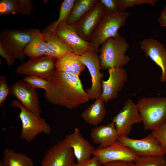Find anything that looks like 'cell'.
Instances as JSON below:
<instances>
[{"label": "cell", "instance_id": "cell-1", "mask_svg": "<svg viewBox=\"0 0 166 166\" xmlns=\"http://www.w3.org/2000/svg\"><path fill=\"white\" fill-rule=\"evenodd\" d=\"M79 76L56 71L51 88L45 92L46 101L70 109L87 103L89 99Z\"/></svg>", "mask_w": 166, "mask_h": 166}, {"label": "cell", "instance_id": "cell-2", "mask_svg": "<svg viewBox=\"0 0 166 166\" xmlns=\"http://www.w3.org/2000/svg\"><path fill=\"white\" fill-rule=\"evenodd\" d=\"M129 47L125 38L119 34L107 40L99 49L101 69L123 68L127 65L131 59L125 53Z\"/></svg>", "mask_w": 166, "mask_h": 166}, {"label": "cell", "instance_id": "cell-3", "mask_svg": "<svg viewBox=\"0 0 166 166\" xmlns=\"http://www.w3.org/2000/svg\"><path fill=\"white\" fill-rule=\"evenodd\" d=\"M130 14L128 12L106 11L89 39L93 50L99 53L101 44L118 34V30L125 25Z\"/></svg>", "mask_w": 166, "mask_h": 166}, {"label": "cell", "instance_id": "cell-4", "mask_svg": "<svg viewBox=\"0 0 166 166\" xmlns=\"http://www.w3.org/2000/svg\"><path fill=\"white\" fill-rule=\"evenodd\" d=\"M136 105L145 130L152 131L166 121V97H143Z\"/></svg>", "mask_w": 166, "mask_h": 166}, {"label": "cell", "instance_id": "cell-5", "mask_svg": "<svg viewBox=\"0 0 166 166\" xmlns=\"http://www.w3.org/2000/svg\"><path fill=\"white\" fill-rule=\"evenodd\" d=\"M10 106L20 110L18 117L22 124L20 134L21 139L30 143L41 133L47 135L51 134L52 129L50 125L40 116L27 109L18 100L13 101Z\"/></svg>", "mask_w": 166, "mask_h": 166}, {"label": "cell", "instance_id": "cell-6", "mask_svg": "<svg viewBox=\"0 0 166 166\" xmlns=\"http://www.w3.org/2000/svg\"><path fill=\"white\" fill-rule=\"evenodd\" d=\"M31 39V29L6 30L2 31L0 34V41L15 59L23 63L25 62V50Z\"/></svg>", "mask_w": 166, "mask_h": 166}, {"label": "cell", "instance_id": "cell-7", "mask_svg": "<svg viewBox=\"0 0 166 166\" xmlns=\"http://www.w3.org/2000/svg\"><path fill=\"white\" fill-rule=\"evenodd\" d=\"M80 57L88 69L91 78V86L86 90L89 99L92 100L99 98L102 92V79L104 74L101 72V68L98 52L91 50Z\"/></svg>", "mask_w": 166, "mask_h": 166}, {"label": "cell", "instance_id": "cell-8", "mask_svg": "<svg viewBox=\"0 0 166 166\" xmlns=\"http://www.w3.org/2000/svg\"><path fill=\"white\" fill-rule=\"evenodd\" d=\"M56 61L45 56L30 59L18 66L16 72L21 75L38 77L51 81L56 71Z\"/></svg>", "mask_w": 166, "mask_h": 166}, {"label": "cell", "instance_id": "cell-9", "mask_svg": "<svg viewBox=\"0 0 166 166\" xmlns=\"http://www.w3.org/2000/svg\"><path fill=\"white\" fill-rule=\"evenodd\" d=\"M119 136H128L133 125L142 122L136 105L131 99L125 101L123 107L113 119Z\"/></svg>", "mask_w": 166, "mask_h": 166}, {"label": "cell", "instance_id": "cell-10", "mask_svg": "<svg viewBox=\"0 0 166 166\" xmlns=\"http://www.w3.org/2000/svg\"><path fill=\"white\" fill-rule=\"evenodd\" d=\"M10 94L33 113L40 116L42 110L36 89L24 80H18L10 87Z\"/></svg>", "mask_w": 166, "mask_h": 166}, {"label": "cell", "instance_id": "cell-11", "mask_svg": "<svg viewBox=\"0 0 166 166\" xmlns=\"http://www.w3.org/2000/svg\"><path fill=\"white\" fill-rule=\"evenodd\" d=\"M118 140L133 151L138 156L164 155L166 152L151 133L145 137L139 139L128 136H119Z\"/></svg>", "mask_w": 166, "mask_h": 166}, {"label": "cell", "instance_id": "cell-12", "mask_svg": "<svg viewBox=\"0 0 166 166\" xmlns=\"http://www.w3.org/2000/svg\"><path fill=\"white\" fill-rule=\"evenodd\" d=\"M109 77L106 81H102V92L100 98L107 103L118 97L127 81L126 71L123 68L108 69Z\"/></svg>", "mask_w": 166, "mask_h": 166}, {"label": "cell", "instance_id": "cell-13", "mask_svg": "<svg viewBox=\"0 0 166 166\" xmlns=\"http://www.w3.org/2000/svg\"><path fill=\"white\" fill-rule=\"evenodd\" d=\"M102 166L107 163L117 161H132L138 157L129 148L118 140L112 145L95 149L93 153Z\"/></svg>", "mask_w": 166, "mask_h": 166}, {"label": "cell", "instance_id": "cell-14", "mask_svg": "<svg viewBox=\"0 0 166 166\" xmlns=\"http://www.w3.org/2000/svg\"><path fill=\"white\" fill-rule=\"evenodd\" d=\"M75 158L72 149L59 141L46 151L40 166H73Z\"/></svg>", "mask_w": 166, "mask_h": 166}, {"label": "cell", "instance_id": "cell-15", "mask_svg": "<svg viewBox=\"0 0 166 166\" xmlns=\"http://www.w3.org/2000/svg\"><path fill=\"white\" fill-rule=\"evenodd\" d=\"M54 34L67 43L73 53L77 56H80L93 50L91 43L82 39L77 33L74 26L69 25L67 22L60 23Z\"/></svg>", "mask_w": 166, "mask_h": 166}, {"label": "cell", "instance_id": "cell-16", "mask_svg": "<svg viewBox=\"0 0 166 166\" xmlns=\"http://www.w3.org/2000/svg\"><path fill=\"white\" fill-rule=\"evenodd\" d=\"M106 11L99 0L96 5L74 26L78 34L84 40L89 42Z\"/></svg>", "mask_w": 166, "mask_h": 166}, {"label": "cell", "instance_id": "cell-17", "mask_svg": "<svg viewBox=\"0 0 166 166\" xmlns=\"http://www.w3.org/2000/svg\"><path fill=\"white\" fill-rule=\"evenodd\" d=\"M140 49L146 58H149L161 69L160 81L166 82V48L158 40L153 38H146L139 43Z\"/></svg>", "mask_w": 166, "mask_h": 166}, {"label": "cell", "instance_id": "cell-18", "mask_svg": "<svg viewBox=\"0 0 166 166\" xmlns=\"http://www.w3.org/2000/svg\"><path fill=\"white\" fill-rule=\"evenodd\" d=\"M62 141L72 149L77 163L90 159L95 149L82 136L78 128H75L73 132L67 135Z\"/></svg>", "mask_w": 166, "mask_h": 166}, {"label": "cell", "instance_id": "cell-19", "mask_svg": "<svg viewBox=\"0 0 166 166\" xmlns=\"http://www.w3.org/2000/svg\"><path fill=\"white\" fill-rule=\"evenodd\" d=\"M42 32L45 34L46 41L45 56L56 60L68 53L73 52L68 44L55 34L45 30Z\"/></svg>", "mask_w": 166, "mask_h": 166}, {"label": "cell", "instance_id": "cell-20", "mask_svg": "<svg viewBox=\"0 0 166 166\" xmlns=\"http://www.w3.org/2000/svg\"><path fill=\"white\" fill-rule=\"evenodd\" d=\"M119 136L114 122L99 126L93 128L90 137L93 142L101 147L110 146L118 140Z\"/></svg>", "mask_w": 166, "mask_h": 166}, {"label": "cell", "instance_id": "cell-21", "mask_svg": "<svg viewBox=\"0 0 166 166\" xmlns=\"http://www.w3.org/2000/svg\"><path fill=\"white\" fill-rule=\"evenodd\" d=\"M85 66L80 56L73 52L68 53L56 61V71L79 76Z\"/></svg>", "mask_w": 166, "mask_h": 166}, {"label": "cell", "instance_id": "cell-22", "mask_svg": "<svg viewBox=\"0 0 166 166\" xmlns=\"http://www.w3.org/2000/svg\"><path fill=\"white\" fill-rule=\"evenodd\" d=\"M31 39L24 51L25 55L33 59L45 55L46 46L45 36L37 29H31Z\"/></svg>", "mask_w": 166, "mask_h": 166}, {"label": "cell", "instance_id": "cell-23", "mask_svg": "<svg viewBox=\"0 0 166 166\" xmlns=\"http://www.w3.org/2000/svg\"><path fill=\"white\" fill-rule=\"evenodd\" d=\"M95 100L81 114L85 122L93 126L97 125L102 121L106 113L104 101L100 98Z\"/></svg>", "mask_w": 166, "mask_h": 166}, {"label": "cell", "instance_id": "cell-24", "mask_svg": "<svg viewBox=\"0 0 166 166\" xmlns=\"http://www.w3.org/2000/svg\"><path fill=\"white\" fill-rule=\"evenodd\" d=\"M98 2L99 0H75L67 21L68 24L74 26L93 8Z\"/></svg>", "mask_w": 166, "mask_h": 166}, {"label": "cell", "instance_id": "cell-25", "mask_svg": "<svg viewBox=\"0 0 166 166\" xmlns=\"http://www.w3.org/2000/svg\"><path fill=\"white\" fill-rule=\"evenodd\" d=\"M2 161L6 166H33L32 160L25 154L5 148L3 152Z\"/></svg>", "mask_w": 166, "mask_h": 166}, {"label": "cell", "instance_id": "cell-26", "mask_svg": "<svg viewBox=\"0 0 166 166\" xmlns=\"http://www.w3.org/2000/svg\"><path fill=\"white\" fill-rule=\"evenodd\" d=\"M75 0H65L61 3L57 19L48 26L45 30L55 33L57 26L61 23L67 22L73 7Z\"/></svg>", "mask_w": 166, "mask_h": 166}, {"label": "cell", "instance_id": "cell-27", "mask_svg": "<svg viewBox=\"0 0 166 166\" xmlns=\"http://www.w3.org/2000/svg\"><path fill=\"white\" fill-rule=\"evenodd\" d=\"M134 161L138 166H166L164 155L138 156Z\"/></svg>", "mask_w": 166, "mask_h": 166}, {"label": "cell", "instance_id": "cell-28", "mask_svg": "<svg viewBox=\"0 0 166 166\" xmlns=\"http://www.w3.org/2000/svg\"><path fill=\"white\" fill-rule=\"evenodd\" d=\"M23 80L34 88L43 89L45 92L50 89L52 85L51 81L37 76H27L25 77Z\"/></svg>", "mask_w": 166, "mask_h": 166}, {"label": "cell", "instance_id": "cell-29", "mask_svg": "<svg viewBox=\"0 0 166 166\" xmlns=\"http://www.w3.org/2000/svg\"><path fill=\"white\" fill-rule=\"evenodd\" d=\"M20 14L18 0H1L0 15Z\"/></svg>", "mask_w": 166, "mask_h": 166}, {"label": "cell", "instance_id": "cell-30", "mask_svg": "<svg viewBox=\"0 0 166 166\" xmlns=\"http://www.w3.org/2000/svg\"><path fill=\"white\" fill-rule=\"evenodd\" d=\"M159 1L158 0H118V10L119 12H124L127 9L144 4H148L154 6Z\"/></svg>", "mask_w": 166, "mask_h": 166}, {"label": "cell", "instance_id": "cell-31", "mask_svg": "<svg viewBox=\"0 0 166 166\" xmlns=\"http://www.w3.org/2000/svg\"><path fill=\"white\" fill-rule=\"evenodd\" d=\"M151 133L166 152V121Z\"/></svg>", "mask_w": 166, "mask_h": 166}, {"label": "cell", "instance_id": "cell-32", "mask_svg": "<svg viewBox=\"0 0 166 166\" xmlns=\"http://www.w3.org/2000/svg\"><path fill=\"white\" fill-rule=\"evenodd\" d=\"M10 87L4 75L0 76V108H2L7 96L10 94Z\"/></svg>", "mask_w": 166, "mask_h": 166}, {"label": "cell", "instance_id": "cell-33", "mask_svg": "<svg viewBox=\"0 0 166 166\" xmlns=\"http://www.w3.org/2000/svg\"><path fill=\"white\" fill-rule=\"evenodd\" d=\"M20 14L25 16L29 15L33 9V5L30 0H18Z\"/></svg>", "mask_w": 166, "mask_h": 166}, {"label": "cell", "instance_id": "cell-34", "mask_svg": "<svg viewBox=\"0 0 166 166\" xmlns=\"http://www.w3.org/2000/svg\"><path fill=\"white\" fill-rule=\"evenodd\" d=\"M0 55L6 61L9 66L13 65L16 59L13 54L0 41Z\"/></svg>", "mask_w": 166, "mask_h": 166}, {"label": "cell", "instance_id": "cell-35", "mask_svg": "<svg viewBox=\"0 0 166 166\" xmlns=\"http://www.w3.org/2000/svg\"><path fill=\"white\" fill-rule=\"evenodd\" d=\"M107 12L116 13L119 12L118 0H99Z\"/></svg>", "mask_w": 166, "mask_h": 166}, {"label": "cell", "instance_id": "cell-36", "mask_svg": "<svg viewBox=\"0 0 166 166\" xmlns=\"http://www.w3.org/2000/svg\"><path fill=\"white\" fill-rule=\"evenodd\" d=\"M102 166H138L134 161H117L105 163Z\"/></svg>", "mask_w": 166, "mask_h": 166}, {"label": "cell", "instance_id": "cell-37", "mask_svg": "<svg viewBox=\"0 0 166 166\" xmlns=\"http://www.w3.org/2000/svg\"><path fill=\"white\" fill-rule=\"evenodd\" d=\"M73 166H102L95 156L89 160L80 163H75Z\"/></svg>", "mask_w": 166, "mask_h": 166}, {"label": "cell", "instance_id": "cell-38", "mask_svg": "<svg viewBox=\"0 0 166 166\" xmlns=\"http://www.w3.org/2000/svg\"><path fill=\"white\" fill-rule=\"evenodd\" d=\"M157 22L160 23V26L166 27V6H164L160 16L157 19Z\"/></svg>", "mask_w": 166, "mask_h": 166}, {"label": "cell", "instance_id": "cell-39", "mask_svg": "<svg viewBox=\"0 0 166 166\" xmlns=\"http://www.w3.org/2000/svg\"><path fill=\"white\" fill-rule=\"evenodd\" d=\"M0 166H5V165L2 160H1L0 162Z\"/></svg>", "mask_w": 166, "mask_h": 166}, {"label": "cell", "instance_id": "cell-40", "mask_svg": "<svg viewBox=\"0 0 166 166\" xmlns=\"http://www.w3.org/2000/svg\"><path fill=\"white\" fill-rule=\"evenodd\" d=\"M4 163V162H3ZM5 165V166H6V165L4 164Z\"/></svg>", "mask_w": 166, "mask_h": 166}]
</instances>
